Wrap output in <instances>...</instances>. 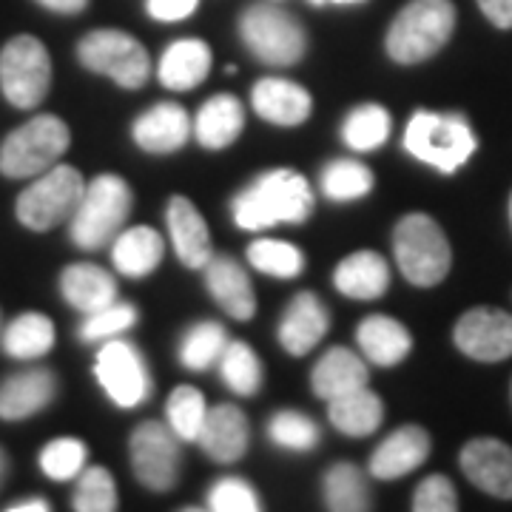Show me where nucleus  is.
<instances>
[{
	"instance_id": "79ce46f5",
	"label": "nucleus",
	"mask_w": 512,
	"mask_h": 512,
	"mask_svg": "<svg viewBox=\"0 0 512 512\" xmlns=\"http://www.w3.org/2000/svg\"><path fill=\"white\" fill-rule=\"evenodd\" d=\"M134 325H137V308L117 299V302H111L109 308L89 313L77 333H80L83 342H103V339H117L120 333H126Z\"/></svg>"
},
{
	"instance_id": "e433bc0d",
	"label": "nucleus",
	"mask_w": 512,
	"mask_h": 512,
	"mask_svg": "<svg viewBox=\"0 0 512 512\" xmlns=\"http://www.w3.org/2000/svg\"><path fill=\"white\" fill-rule=\"evenodd\" d=\"M165 416H168V427L180 436V441H197L202 430V421L208 416L205 396H202L197 387H191V384H180L168 396Z\"/></svg>"
},
{
	"instance_id": "f3484780",
	"label": "nucleus",
	"mask_w": 512,
	"mask_h": 512,
	"mask_svg": "<svg viewBox=\"0 0 512 512\" xmlns=\"http://www.w3.org/2000/svg\"><path fill=\"white\" fill-rule=\"evenodd\" d=\"M328 328L330 313L325 302L311 291L296 293L279 322V345L291 356H308L325 339Z\"/></svg>"
},
{
	"instance_id": "3c124183",
	"label": "nucleus",
	"mask_w": 512,
	"mask_h": 512,
	"mask_svg": "<svg viewBox=\"0 0 512 512\" xmlns=\"http://www.w3.org/2000/svg\"><path fill=\"white\" fill-rule=\"evenodd\" d=\"M316 6H325V3H362V0H311Z\"/></svg>"
},
{
	"instance_id": "6e6552de",
	"label": "nucleus",
	"mask_w": 512,
	"mask_h": 512,
	"mask_svg": "<svg viewBox=\"0 0 512 512\" xmlns=\"http://www.w3.org/2000/svg\"><path fill=\"white\" fill-rule=\"evenodd\" d=\"M86 180L72 165H52L26 185L15 202L20 225L29 231H52L60 222H69L83 200Z\"/></svg>"
},
{
	"instance_id": "f8f14e48",
	"label": "nucleus",
	"mask_w": 512,
	"mask_h": 512,
	"mask_svg": "<svg viewBox=\"0 0 512 512\" xmlns=\"http://www.w3.org/2000/svg\"><path fill=\"white\" fill-rule=\"evenodd\" d=\"M97 382L103 384L106 396L117 407L131 410L151 396V373H148L143 353L131 342L109 339L97 353Z\"/></svg>"
},
{
	"instance_id": "423d86ee",
	"label": "nucleus",
	"mask_w": 512,
	"mask_h": 512,
	"mask_svg": "<svg viewBox=\"0 0 512 512\" xmlns=\"http://www.w3.org/2000/svg\"><path fill=\"white\" fill-rule=\"evenodd\" d=\"M72 131L57 114H37L0 143V174L29 180L49 171L69 151Z\"/></svg>"
},
{
	"instance_id": "49530a36",
	"label": "nucleus",
	"mask_w": 512,
	"mask_h": 512,
	"mask_svg": "<svg viewBox=\"0 0 512 512\" xmlns=\"http://www.w3.org/2000/svg\"><path fill=\"white\" fill-rule=\"evenodd\" d=\"M484 18L498 29H512V0H478Z\"/></svg>"
},
{
	"instance_id": "58836bf2",
	"label": "nucleus",
	"mask_w": 512,
	"mask_h": 512,
	"mask_svg": "<svg viewBox=\"0 0 512 512\" xmlns=\"http://www.w3.org/2000/svg\"><path fill=\"white\" fill-rule=\"evenodd\" d=\"M268 436L282 450L311 453L319 444V427L299 410H279L274 419L268 421Z\"/></svg>"
},
{
	"instance_id": "c85d7f7f",
	"label": "nucleus",
	"mask_w": 512,
	"mask_h": 512,
	"mask_svg": "<svg viewBox=\"0 0 512 512\" xmlns=\"http://www.w3.org/2000/svg\"><path fill=\"white\" fill-rule=\"evenodd\" d=\"M313 393L325 402H333L345 393L367 387V365L348 348H330L311 373Z\"/></svg>"
},
{
	"instance_id": "473e14b6",
	"label": "nucleus",
	"mask_w": 512,
	"mask_h": 512,
	"mask_svg": "<svg viewBox=\"0 0 512 512\" xmlns=\"http://www.w3.org/2000/svg\"><path fill=\"white\" fill-rule=\"evenodd\" d=\"M322 194L333 202H353L373 191V171L359 160H330L319 174Z\"/></svg>"
},
{
	"instance_id": "2eb2a0df",
	"label": "nucleus",
	"mask_w": 512,
	"mask_h": 512,
	"mask_svg": "<svg viewBox=\"0 0 512 512\" xmlns=\"http://www.w3.org/2000/svg\"><path fill=\"white\" fill-rule=\"evenodd\" d=\"M205 274V285L208 293L214 296V302L220 305L222 311L228 313L231 319L248 322L254 319L256 313V296L254 285L248 271L239 265L234 256L214 254L208 259V265L202 268Z\"/></svg>"
},
{
	"instance_id": "a19ab883",
	"label": "nucleus",
	"mask_w": 512,
	"mask_h": 512,
	"mask_svg": "<svg viewBox=\"0 0 512 512\" xmlns=\"http://www.w3.org/2000/svg\"><path fill=\"white\" fill-rule=\"evenodd\" d=\"M89 447L80 439H55L40 450V470L52 481H69L86 470Z\"/></svg>"
},
{
	"instance_id": "a18cd8bd",
	"label": "nucleus",
	"mask_w": 512,
	"mask_h": 512,
	"mask_svg": "<svg viewBox=\"0 0 512 512\" xmlns=\"http://www.w3.org/2000/svg\"><path fill=\"white\" fill-rule=\"evenodd\" d=\"M197 6H200V0H148L146 3L148 15L154 20H163V23L191 18L197 12Z\"/></svg>"
},
{
	"instance_id": "4c0bfd02",
	"label": "nucleus",
	"mask_w": 512,
	"mask_h": 512,
	"mask_svg": "<svg viewBox=\"0 0 512 512\" xmlns=\"http://www.w3.org/2000/svg\"><path fill=\"white\" fill-rule=\"evenodd\" d=\"M248 262L259 274L279 276V279H293L305 268V254L282 239H256L248 248Z\"/></svg>"
},
{
	"instance_id": "393cba45",
	"label": "nucleus",
	"mask_w": 512,
	"mask_h": 512,
	"mask_svg": "<svg viewBox=\"0 0 512 512\" xmlns=\"http://www.w3.org/2000/svg\"><path fill=\"white\" fill-rule=\"evenodd\" d=\"M336 291L348 299H379L390 288V268L382 254L362 248L345 256L333 271Z\"/></svg>"
},
{
	"instance_id": "dca6fc26",
	"label": "nucleus",
	"mask_w": 512,
	"mask_h": 512,
	"mask_svg": "<svg viewBox=\"0 0 512 512\" xmlns=\"http://www.w3.org/2000/svg\"><path fill=\"white\" fill-rule=\"evenodd\" d=\"M430 447H433L430 433L424 427L404 424L399 430H393L370 456V476L382 478V481H396V478L407 476L427 461Z\"/></svg>"
},
{
	"instance_id": "ea45409f",
	"label": "nucleus",
	"mask_w": 512,
	"mask_h": 512,
	"mask_svg": "<svg viewBox=\"0 0 512 512\" xmlns=\"http://www.w3.org/2000/svg\"><path fill=\"white\" fill-rule=\"evenodd\" d=\"M74 510L77 512H114L117 510V484L106 467H89L77 478L74 487Z\"/></svg>"
},
{
	"instance_id": "f03ea898",
	"label": "nucleus",
	"mask_w": 512,
	"mask_h": 512,
	"mask_svg": "<svg viewBox=\"0 0 512 512\" xmlns=\"http://www.w3.org/2000/svg\"><path fill=\"white\" fill-rule=\"evenodd\" d=\"M456 29L453 0H410L387 29V55L402 66H416L439 55Z\"/></svg>"
},
{
	"instance_id": "ddd939ff",
	"label": "nucleus",
	"mask_w": 512,
	"mask_h": 512,
	"mask_svg": "<svg viewBox=\"0 0 512 512\" xmlns=\"http://www.w3.org/2000/svg\"><path fill=\"white\" fill-rule=\"evenodd\" d=\"M453 342L476 362H504L512 356V313L473 308L456 322Z\"/></svg>"
},
{
	"instance_id": "412c9836",
	"label": "nucleus",
	"mask_w": 512,
	"mask_h": 512,
	"mask_svg": "<svg viewBox=\"0 0 512 512\" xmlns=\"http://www.w3.org/2000/svg\"><path fill=\"white\" fill-rule=\"evenodd\" d=\"M254 111L274 126H299L311 117L313 100L305 86L285 77H262L251 92Z\"/></svg>"
},
{
	"instance_id": "a878e982",
	"label": "nucleus",
	"mask_w": 512,
	"mask_h": 512,
	"mask_svg": "<svg viewBox=\"0 0 512 512\" xmlns=\"http://www.w3.org/2000/svg\"><path fill=\"white\" fill-rule=\"evenodd\" d=\"M356 339H359V348L367 356V362L382 367H396L413 350L410 330L404 328L399 319L384 316V313H373V316L362 319Z\"/></svg>"
},
{
	"instance_id": "c756f323",
	"label": "nucleus",
	"mask_w": 512,
	"mask_h": 512,
	"mask_svg": "<svg viewBox=\"0 0 512 512\" xmlns=\"http://www.w3.org/2000/svg\"><path fill=\"white\" fill-rule=\"evenodd\" d=\"M328 416L330 424L345 433V436H353V439H362V436H370L382 427L384 421V404L382 399L367 390V387H359L353 393H345L339 399L328 402Z\"/></svg>"
},
{
	"instance_id": "4468645a",
	"label": "nucleus",
	"mask_w": 512,
	"mask_h": 512,
	"mask_svg": "<svg viewBox=\"0 0 512 512\" xmlns=\"http://www.w3.org/2000/svg\"><path fill=\"white\" fill-rule=\"evenodd\" d=\"M458 464L478 490L495 498H512V447L498 439H473L464 444Z\"/></svg>"
},
{
	"instance_id": "0eeeda50",
	"label": "nucleus",
	"mask_w": 512,
	"mask_h": 512,
	"mask_svg": "<svg viewBox=\"0 0 512 512\" xmlns=\"http://www.w3.org/2000/svg\"><path fill=\"white\" fill-rule=\"evenodd\" d=\"M239 37L265 66H296L308 52V32L291 12L274 3H254L239 18Z\"/></svg>"
},
{
	"instance_id": "72a5a7b5",
	"label": "nucleus",
	"mask_w": 512,
	"mask_h": 512,
	"mask_svg": "<svg viewBox=\"0 0 512 512\" xmlns=\"http://www.w3.org/2000/svg\"><path fill=\"white\" fill-rule=\"evenodd\" d=\"M390 137V111L376 103L356 106L342 123V140L353 151H376Z\"/></svg>"
},
{
	"instance_id": "6ab92c4d",
	"label": "nucleus",
	"mask_w": 512,
	"mask_h": 512,
	"mask_svg": "<svg viewBox=\"0 0 512 512\" xmlns=\"http://www.w3.org/2000/svg\"><path fill=\"white\" fill-rule=\"evenodd\" d=\"M57 376L49 367H29L0 384V419L20 421L55 402Z\"/></svg>"
},
{
	"instance_id": "c9c22d12",
	"label": "nucleus",
	"mask_w": 512,
	"mask_h": 512,
	"mask_svg": "<svg viewBox=\"0 0 512 512\" xmlns=\"http://www.w3.org/2000/svg\"><path fill=\"white\" fill-rule=\"evenodd\" d=\"M222 382L237 396H254L262 387V362L248 342H228L220 359Z\"/></svg>"
},
{
	"instance_id": "09e8293b",
	"label": "nucleus",
	"mask_w": 512,
	"mask_h": 512,
	"mask_svg": "<svg viewBox=\"0 0 512 512\" xmlns=\"http://www.w3.org/2000/svg\"><path fill=\"white\" fill-rule=\"evenodd\" d=\"M6 510L9 512H49L52 510V504H49L46 498H23V501L9 504Z\"/></svg>"
},
{
	"instance_id": "f704fd0d",
	"label": "nucleus",
	"mask_w": 512,
	"mask_h": 512,
	"mask_svg": "<svg viewBox=\"0 0 512 512\" xmlns=\"http://www.w3.org/2000/svg\"><path fill=\"white\" fill-rule=\"evenodd\" d=\"M228 348V333L220 322H197L185 330L180 342V362L188 370H208L222 359Z\"/></svg>"
},
{
	"instance_id": "9b49d317",
	"label": "nucleus",
	"mask_w": 512,
	"mask_h": 512,
	"mask_svg": "<svg viewBox=\"0 0 512 512\" xmlns=\"http://www.w3.org/2000/svg\"><path fill=\"white\" fill-rule=\"evenodd\" d=\"M131 470L151 493L174 490L180 478V436L163 421H143L128 439Z\"/></svg>"
},
{
	"instance_id": "7c9ffc66",
	"label": "nucleus",
	"mask_w": 512,
	"mask_h": 512,
	"mask_svg": "<svg viewBox=\"0 0 512 512\" xmlns=\"http://www.w3.org/2000/svg\"><path fill=\"white\" fill-rule=\"evenodd\" d=\"M55 336V322L46 313H20L3 330V350L18 362H35L55 348Z\"/></svg>"
},
{
	"instance_id": "603ef678",
	"label": "nucleus",
	"mask_w": 512,
	"mask_h": 512,
	"mask_svg": "<svg viewBox=\"0 0 512 512\" xmlns=\"http://www.w3.org/2000/svg\"><path fill=\"white\" fill-rule=\"evenodd\" d=\"M510 222H512V197H510Z\"/></svg>"
},
{
	"instance_id": "37998d69",
	"label": "nucleus",
	"mask_w": 512,
	"mask_h": 512,
	"mask_svg": "<svg viewBox=\"0 0 512 512\" xmlns=\"http://www.w3.org/2000/svg\"><path fill=\"white\" fill-rule=\"evenodd\" d=\"M208 507L214 512H256L259 495L256 490L239 476L220 478L211 490H208Z\"/></svg>"
},
{
	"instance_id": "c03bdc74",
	"label": "nucleus",
	"mask_w": 512,
	"mask_h": 512,
	"mask_svg": "<svg viewBox=\"0 0 512 512\" xmlns=\"http://www.w3.org/2000/svg\"><path fill=\"white\" fill-rule=\"evenodd\" d=\"M413 510L416 512H456L458 510V493L453 481L447 476L424 478L416 493H413Z\"/></svg>"
},
{
	"instance_id": "bb28decb",
	"label": "nucleus",
	"mask_w": 512,
	"mask_h": 512,
	"mask_svg": "<svg viewBox=\"0 0 512 512\" xmlns=\"http://www.w3.org/2000/svg\"><path fill=\"white\" fill-rule=\"evenodd\" d=\"M165 242L151 225H134L120 231L111 242V262L117 274L143 279L163 262Z\"/></svg>"
},
{
	"instance_id": "8fccbe9b",
	"label": "nucleus",
	"mask_w": 512,
	"mask_h": 512,
	"mask_svg": "<svg viewBox=\"0 0 512 512\" xmlns=\"http://www.w3.org/2000/svg\"><path fill=\"white\" fill-rule=\"evenodd\" d=\"M6 473H9V458H6V450L0 447V484H3Z\"/></svg>"
},
{
	"instance_id": "cd10ccee",
	"label": "nucleus",
	"mask_w": 512,
	"mask_h": 512,
	"mask_svg": "<svg viewBox=\"0 0 512 512\" xmlns=\"http://www.w3.org/2000/svg\"><path fill=\"white\" fill-rule=\"evenodd\" d=\"M245 128V109L234 94H214L202 103L194 120V131L200 146L220 151L237 143V137Z\"/></svg>"
},
{
	"instance_id": "864d4df0",
	"label": "nucleus",
	"mask_w": 512,
	"mask_h": 512,
	"mask_svg": "<svg viewBox=\"0 0 512 512\" xmlns=\"http://www.w3.org/2000/svg\"><path fill=\"white\" fill-rule=\"evenodd\" d=\"M510 393H512V390H510Z\"/></svg>"
},
{
	"instance_id": "f257e3e1",
	"label": "nucleus",
	"mask_w": 512,
	"mask_h": 512,
	"mask_svg": "<svg viewBox=\"0 0 512 512\" xmlns=\"http://www.w3.org/2000/svg\"><path fill=\"white\" fill-rule=\"evenodd\" d=\"M313 188L305 174L293 168H274L245 185L231 202V217L242 231H262L274 225H299L311 217Z\"/></svg>"
},
{
	"instance_id": "1a4fd4ad",
	"label": "nucleus",
	"mask_w": 512,
	"mask_h": 512,
	"mask_svg": "<svg viewBox=\"0 0 512 512\" xmlns=\"http://www.w3.org/2000/svg\"><path fill=\"white\" fill-rule=\"evenodd\" d=\"M80 63L94 74L114 80L120 89H143L151 77V57L137 37L120 29H94L77 43Z\"/></svg>"
},
{
	"instance_id": "39448f33",
	"label": "nucleus",
	"mask_w": 512,
	"mask_h": 512,
	"mask_svg": "<svg viewBox=\"0 0 512 512\" xmlns=\"http://www.w3.org/2000/svg\"><path fill=\"white\" fill-rule=\"evenodd\" d=\"M393 254L404 279L416 288H436L450 274L453 251L441 225L427 214H407L393 231Z\"/></svg>"
},
{
	"instance_id": "2f4dec72",
	"label": "nucleus",
	"mask_w": 512,
	"mask_h": 512,
	"mask_svg": "<svg viewBox=\"0 0 512 512\" xmlns=\"http://www.w3.org/2000/svg\"><path fill=\"white\" fill-rule=\"evenodd\" d=\"M322 493H325V504L333 512H365L370 510V490L362 476V470L356 464H333L325 481H322Z\"/></svg>"
},
{
	"instance_id": "de8ad7c7",
	"label": "nucleus",
	"mask_w": 512,
	"mask_h": 512,
	"mask_svg": "<svg viewBox=\"0 0 512 512\" xmlns=\"http://www.w3.org/2000/svg\"><path fill=\"white\" fill-rule=\"evenodd\" d=\"M37 3L57 15H80L89 6V0H37Z\"/></svg>"
},
{
	"instance_id": "aec40b11",
	"label": "nucleus",
	"mask_w": 512,
	"mask_h": 512,
	"mask_svg": "<svg viewBox=\"0 0 512 512\" xmlns=\"http://www.w3.org/2000/svg\"><path fill=\"white\" fill-rule=\"evenodd\" d=\"M165 220H168V234H171L180 262L191 271H202L208 265V259L214 256V248H211L208 222L202 220L197 205L188 197H171Z\"/></svg>"
},
{
	"instance_id": "20e7f679",
	"label": "nucleus",
	"mask_w": 512,
	"mask_h": 512,
	"mask_svg": "<svg viewBox=\"0 0 512 512\" xmlns=\"http://www.w3.org/2000/svg\"><path fill=\"white\" fill-rule=\"evenodd\" d=\"M131 205H134V194L123 177L117 174L94 177L92 183H86L83 200L69 220L72 242L83 251H100L111 245L114 237L123 231Z\"/></svg>"
},
{
	"instance_id": "b1692460",
	"label": "nucleus",
	"mask_w": 512,
	"mask_h": 512,
	"mask_svg": "<svg viewBox=\"0 0 512 512\" xmlns=\"http://www.w3.org/2000/svg\"><path fill=\"white\" fill-rule=\"evenodd\" d=\"M60 293L83 316L109 308L117 302V282L109 271L92 262H74L60 274Z\"/></svg>"
},
{
	"instance_id": "9d476101",
	"label": "nucleus",
	"mask_w": 512,
	"mask_h": 512,
	"mask_svg": "<svg viewBox=\"0 0 512 512\" xmlns=\"http://www.w3.org/2000/svg\"><path fill=\"white\" fill-rule=\"evenodd\" d=\"M52 86V57L32 35L12 37L0 52V92L15 109H37Z\"/></svg>"
},
{
	"instance_id": "a211bd4d",
	"label": "nucleus",
	"mask_w": 512,
	"mask_h": 512,
	"mask_svg": "<svg viewBox=\"0 0 512 512\" xmlns=\"http://www.w3.org/2000/svg\"><path fill=\"white\" fill-rule=\"evenodd\" d=\"M191 128L194 123L180 103H157L134 120L131 137L148 154H174L188 143Z\"/></svg>"
},
{
	"instance_id": "7ed1b4c3",
	"label": "nucleus",
	"mask_w": 512,
	"mask_h": 512,
	"mask_svg": "<svg viewBox=\"0 0 512 512\" xmlns=\"http://www.w3.org/2000/svg\"><path fill=\"white\" fill-rule=\"evenodd\" d=\"M476 131L464 114L416 111L404 128V151L441 174H456L476 154Z\"/></svg>"
},
{
	"instance_id": "5701e85b",
	"label": "nucleus",
	"mask_w": 512,
	"mask_h": 512,
	"mask_svg": "<svg viewBox=\"0 0 512 512\" xmlns=\"http://www.w3.org/2000/svg\"><path fill=\"white\" fill-rule=\"evenodd\" d=\"M211 49L205 40H174L160 57L157 77L168 92H191L211 72Z\"/></svg>"
},
{
	"instance_id": "4be33fe9",
	"label": "nucleus",
	"mask_w": 512,
	"mask_h": 512,
	"mask_svg": "<svg viewBox=\"0 0 512 512\" xmlns=\"http://www.w3.org/2000/svg\"><path fill=\"white\" fill-rule=\"evenodd\" d=\"M197 441L217 464H231L245 456L248 441H251V427L237 404H217L208 410V416L202 421Z\"/></svg>"
}]
</instances>
